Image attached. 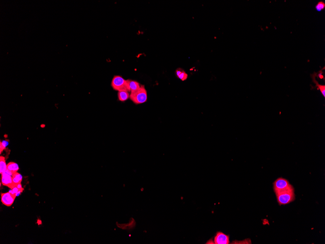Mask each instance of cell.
Returning a JSON list of instances; mask_svg holds the SVG:
<instances>
[{
  "label": "cell",
  "mask_w": 325,
  "mask_h": 244,
  "mask_svg": "<svg viewBox=\"0 0 325 244\" xmlns=\"http://www.w3.org/2000/svg\"><path fill=\"white\" fill-rule=\"evenodd\" d=\"M130 100L136 104L144 103L147 101V92L144 86L142 85L138 90L131 93L130 96Z\"/></svg>",
  "instance_id": "1"
},
{
  "label": "cell",
  "mask_w": 325,
  "mask_h": 244,
  "mask_svg": "<svg viewBox=\"0 0 325 244\" xmlns=\"http://www.w3.org/2000/svg\"><path fill=\"white\" fill-rule=\"evenodd\" d=\"M277 200L280 205L289 204L295 199L294 189L276 194Z\"/></svg>",
  "instance_id": "2"
},
{
  "label": "cell",
  "mask_w": 325,
  "mask_h": 244,
  "mask_svg": "<svg viewBox=\"0 0 325 244\" xmlns=\"http://www.w3.org/2000/svg\"><path fill=\"white\" fill-rule=\"evenodd\" d=\"M273 185L275 194L294 189L292 185L290 184L288 180L282 177L278 178L274 182Z\"/></svg>",
  "instance_id": "3"
},
{
  "label": "cell",
  "mask_w": 325,
  "mask_h": 244,
  "mask_svg": "<svg viewBox=\"0 0 325 244\" xmlns=\"http://www.w3.org/2000/svg\"><path fill=\"white\" fill-rule=\"evenodd\" d=\"M111 85L115 91H121L127 90V80L124 79L121 76H115L112 80Z\"/></svg>",
  "instance_id": "4"
},
{
  "label": "cell",
  "mask_w": 325,
  "mask_h": 244,
  "mask_svg": "<svg viewBox=\"0 0 325 244\" xmlns=\"http://www.w3.org/2000/svg\"><path fill=\"white\" fill-rule=\"evenodd\" d=\"M229 243V236L222 232H219L216 233L213 241H208L206 244H228Z\"/></svg>",
  "instance_id": "5"
},
{
  "label": "cell",
  "mask_w": 325,
  "mask_h": 244,
  "mask_svg": "<svg viewBox=\"0 0 325 244\" xmlns=\"http://www.w3.org/2000/svg\"><path fill=\"white\" fill-rule=\"evenodd\" d=\"M17 196L16 194H13L11 191L5 192L1 194V201L2 204L6 206H11L15 200Z\"/></svg>",
  "instance_id": "6"
},
{
  "label": "cell",
  "mask_w": 325,
  "mask_h": 244,
  "mask_svg": "<svg viewBox=\"0 0 325 244\" xmlns=\"http://www.w3.org/2000/svg\"><path fill=\"white\" fill-rule=\"evenodd\" d=\"M1 183L3 185L8 187L12 189L15 187V185L12 181V175L11 174L6 171L5 173L1 175Z\"/></svg>",
  "instance_id": "7"
},
{
  "label": "cell",
  "mask_w": 325,
  "mask_h": 244,
  "mask_svg": "<svg viewBox=\"0 0 325 244\" xmlns=\"http://www.w3.org/2000/svg\"><path fill=\"white\" fill-rule=\"evenodd\" d=\"M127 90L131 93L134 92L138 90L140 88V85L138 82L133 80H127Z\"/></svg>",
  "instance_id": "8"
},
{
  "label": "cell",
  "mask_w": 325,
  "mask_h": 244,
  "mask_svg": "<svg viewBox=\"0 0 325 244\" xmlns=\"http://www.w3.org/2000/svg\"><path fill=\"white\" fill-rule=\"evenodd\" d=\"M19 170L18 165L13 162L8 163L7 164V171L8 173L13 175V174L17 173Z\"/></svg>",
  "instance_id": "9"
},
{
  "label": "cell",
  "mask_w": 325,
  "mask_h": 244,
  "mask_svg": "<svg viewBox=\"0 0 325 244\" xmlns=\"http://www.w3.org/2000/svg\"><path fill=\"white\" fill-rule=\"evenodd\" d=\"M311 78H312V81L314 82V83L315 84V87L317 88V90H319L320 91L321 93L322 94L323 97L325 98V85H321V84H319L318 82L316 81L315 79V73H314V75H311Z\"/></svg>",
  "instance_id": "10"
},
{
  "label": "cell",
  "mask_w": 325,
  "mask_h": 244,
  "mask_svg": "<svg viewBox=\"0 0 325 244\" xmlns=\"http://www.w3.org/2000/svg\"><path fill=\"white\" fill-rule=\"evenodd\" d=\"M130 95L129 94V91H127V90L119 91L118 93V99L120 101H122V102L126 101L130 98Z\"/></svg>",
  "instance_id": "11"
},
{
  "label": "cell",
  "mask_w": 325,
  "mask_h": 244,
  "mask_svg": "<svg viewBox=\"0 0 325 244\" xmlns=\"http://www.w3.org/2000/svg\"><path fill=\"white\" fill-rule=\"evenodd\" d=\"M176 75L179 79L182 81H186L188 78V75L181 68L177 69L176 71Z\"/></svg>",
  "instance_id": "12"
},
{
  "label": "cell",
  "mask_w": 325,
  "mask_h": 244,
  "mask_svg": "<svg viewBox=\"0 0 325 244\" xmlns=\"http://www.w3.org/2000/svg\"><path fill=\"white\" fill-rule=\"evenodd\" d=\"M23 176L21 174L19 173H15L12 175V181H13L14 184L15 186H16L19 184H21L22 181Z\"/></svg>",
  "instance_id": "13"
},
{
  "label": "cell",
  "mask_w": 325,
  "mask_h": 244,
  "mask_svg": "<svg viewBox=\"0 0 325 244\" xmlns=\"http://www.w3.org/2000/svg\"><path fill=\"white\" fill-rule=\"evenodd\" d=\"M7 170V165L6 164V159L3 156L0 157V173L2 174Z\"/></svg>",
  "instance_id": "14"
},
{
  "label": "cell",
  "mask_w": 325,
  "mask_h": 244,
  "mask_svg": "<svg viewBox=\"0 0 325 244\" xmlns=\"http://www.w3.org/2000/svg\"><path fill=\"white\" fill-rule=\"evenodd\" d=\"M325 8V3L323 2L320 1L315 6V9L318 11H321Z\"/></svg>",
  "instance_id": "15"
},
{
  "label": "cell",
  "mask_w": 325,
  "mask_h": 244,
  "mask_svg": "<svg viewBox=\"0 0 325 244\" xmlns=\"http://www.w3.org/2000/svg\"><path fill=\"white\" fill-rule=\"evenodd\" d=\"M6 148V147L2 144V142H0V153L2 154V151H4Z\"/></svg>",
  "instance_id": "16"
},
{
  "label": "cell",
  "mask_w": 325,
  "mask_h": 244,
  "mask_svg": "<svg viewBox=\"0 0 325 244\" xmlns=\"http://www.w3.org/2000/svg\"><path fill=\"white\" fill-rule=\"evenodd\" d=\"M322 70L321 71H320L319 72V74H318V78H320V79H321V80H322V79H324V76H323V74H322V73H323V72H322Z\"/></svg>",
  "instance_id": "17"
}]
</instances>
